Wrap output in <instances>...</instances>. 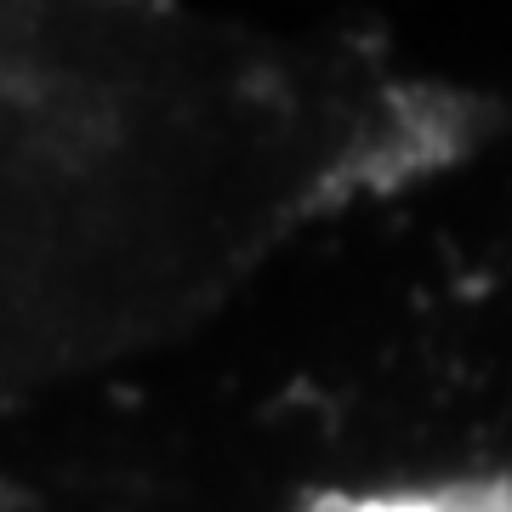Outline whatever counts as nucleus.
I'll use <instances>...</instances> for the list:
<instances>
[{
    "instance_id": "nucleus-1",
    "label": "nucleus",
    "mask_w": 512,
    "mask_h": 512,
    "mask_svg": "<svg viewBox=\"0 0 512 512\" xmlns=\"http://www.w3.org/2000/svg\"><path fill=\"white\" fill-rule=\"evenodd\" d=\"M370 512H512V495H439V501H393Z\"/></svg>"
}]
</instances>
